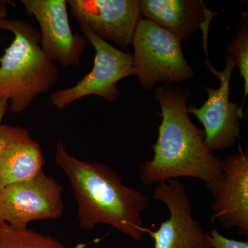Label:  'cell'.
I'll return each instance as SVG.
<instances>
[{
  "instance_id": "cell-1",
  "label": "cell",
  "mask_w": 248,
  "mask_h": 248,
  "mask_svg": "<svg viewBox=\"0 0 248 248\" xmlns=\"http://www.w3.org/2000/svg\"><path fill=\"white\" fill-rule=\"evenodd\" d=\"M191 91L170 85L155 90L162 117L154 156L141 165L140 181L144 185L178 177H191L205 184L221 179V160L205 144V133L190 120L187 100Z\"/></svg>"
},
{
  "instance_id": "cell-2",
  "label": "cell",
  "mask_w": 248,
  "mask_h": 248,
  "mask_svg": "<svg viewBox=\"0 0 248 248\" xmlns=\"http://www.w3.org/2000/svg\"><path fill=\"white\" fill-rule=\"evenodd\" d=\"M55 160L69 181L81 229L92 231L102 223L135 241L143 239L146 228L141 215L151 207L146 195L125 186L108 166L75 157L62 142L55 146Z\"/></svg>"
},
{
  "instance_id": "cell-3",
  "label": "cell",
  "mask_w": 248,
  "mask_h": 248,
  "mask_svg": "<svg viewBox=\"0 0 248 248\" xmlns=\"http://www.w3.org/2000/svg\"><path fill=\"white\" fill-rule=\"evenodd\" d=\"M0 29L14 37L0 58V97L9 101L13 114L19 115L36 98L55 87L58 67L42 50L40 31L35 26L6 17L0 21Z\"/></svg>"
},
{
  "instance_id": "cell-4",
  "label": "cell",
  "mask_w": 248,
  "mask_h": 248,
  "mask_svg": "<svg viewBox=\"0 0 248 248\" xmlns=\"http://www.w3.org/2000/svg\"><path fill=\"white\" fill-rule=\"evenodd\" d=\"M135 76L149 91L158 82L178 83L194 76L182 42L172 32L148 19H141L133 35Z\"/></svg>"
},
{
  "instance_id": "cell-5",
  "label": "cell",
  "mask_w": 248,
  "mask_h": 248,
  "mask_svg": "<svg viewBox=\"0 0 248 248\" xmlns=\"http://www.w3.org/2000/svg\"><path fill=\"white\" fill-rule=\"evenodd\" d=\"M79 29L95 51L93 69L73 87L58 90L50 94V103L59 110L91 95L102 97L109 104L114 102L121 94L117 83L135 76L133 54L101 40L84 26H79Z\"/></svg>"
},
{
  "instance_id": "cell-6",
  "label": "cell",
  "mask_w": 248,
  "mask_h": 248,
  "mask_svg": "<svg viewBox=\"0 0 248 248\" xmlns=\"http://www.w3.org/2000/svg\"><path fill=\"white\" fill-rule=\"evenodd\" d=\"M60 183L43 171L0 188V223L25 229L32 221L58 219L64 210Z\"/></svg>"
},
{
  "instance_id": "cell-7",
  "label": "cell",
  "mask_w": 248,
  "mask_h": 248,
  "mask_svg": "<svg viewBox=\"0 0 248 248\" xmlns=\"http://www.w3.org/2000/svg\"><path fill=\"white\" fill-rule=\"evenodd\" d=\"M205 66L209 71L220 80V87H207L208 99L202 107H187V112L197 117L203 125L205 142L213 153L233 148L240 138L241 121L244 115L243 107L230 102V83L235 64L231 57H226V67L218 71L208 60Z\"/></svg>"
},
{
  "instance_id": "cell-8",
  "label": "cell",
  "mask_w": 248,
  "mask_h": 248,
  "mask_svg": "<svg viewBox=\"0 0 248 248\" xmlns=\"http://www.w3.org/2000/svg\"><path fill=\"white\" fill-rule=\"evenodd\" d=\"M153 197L164 203L170 213L157 231L146 228L145 234L154 240L155 248H212L207 232L192 215L185 187L177 179L159 183Z\"/></svg>"
},
{
  "instance_id": "cell-9",
  "label": "cell",
  "mask_w": 248,
  "mask_h": 248,
  "mask_svg": "<svg viewBox=\"0 0 248 248\" xmlns=\"http://www.w3.org/2000/svg\"><path fill=\"white\" fill-rule=\"evenodd\" d=\"M29 16L39 27L42 50L50 60L63 67L79 66L87 40L73 32L67 0H22Z\"/></svg>"
},
{
  "instance_id": "cell-10",
  "label": "cell",
  "mask_w": 248,
  "mask_h": 248,
  "mask_svg": "<svg viewBox=\"0 0 248 248\" xmlns=\"http://www.w3.org/2000/svg\"><path fill=\"white\" fill-rule=\"evenodd\" d=\"M221 179L205 184L213 197L212 221L226 230L234 228L248 239V151L237 152L221 160Z\"/></svg>"
},
{
  "instance_id": "cell-11",
  "label": "cell",
  "mask_w": 248,
  "mask_h": 248,
  "mask_svg": "<svg viewBox=\"0 0 248 248\" xmlns=\"http://www.w3.org/2000/svg\"><path fill=\"white\" fill-rule=\"evenodd\" d=\"M70 12L101 40L122 49L132 45L141 20L139 0H67Z\"/></svg>"
},
{
  "instance_id": "cell-12",
  "label": "cell",
  "mask_w": 248,
  "mask_h": 248,
  "mask_svg": "<svg viewBox=\"0 0 248 248\" xmlns=\"http://www.w3.org/2000/svg\"><path fill=\"white\" fill-rule=\"evenodd\" d=\"M45 159L40 145L27 129L1 124L0 126V188L24 182L42 171Z\"/></svg>"
},
{
  "instance_id": "cell-13",
  "label": "cell",
  "mask_w": 248,
  "mask_h": 248,
  "mask_svg": "<svg viewBox=\"0 0 248 248\" xmlns=\"http://www.w3.org/2000/svg\"><path fill=\"white\" fill-rule=\"evenodd\" d=\"M141 16L186 42L199 31H206L217 13L205 7L201 0H141ZM207 32V31H205Z\"/></svg>"
},
{
  "instance_id": "cell-14",
  "label": "cell",
  "mask_w": 248,
  "mask_h": 248,
  "mask_svg": "<svg viewBox=\"0 0 248 248\" xmlns=\"http://www.w3.org/2000/svg\"><path fill=\"white\" fill-rule=\"evenodd\" d=\"M0 248H67L50 234L0 223Z\"/></svg>"
},
{
  "instance_id": "cell-15",
  "label": "cell",
  "mask_w": 248,
  "mask_h": 248,
  "mask_svg": "<svg viewBox=\"0 0 248 248\" xmlns=\"http://www.w3.org/2000/svg\"><path fill=\"white\" fill-rule=\"evenodd\" d=\"M228 56L239 69L240 75L244 80V98L241 107L248 94V14H241V24L236 36L230 42L226 48Z\"/></svg>"
},
{
  "instance_id": "cell-16",
  "label": "cell",
  "mask_w": 248,
  "mask_h": 248,
  "mask_svg": "<svg viewBox=\"0 0 248 248\" xmlns=\"http://www.w3.org/2000/svg\"><path fill=\"white\" fill-rule=\"evenodd\" d=\"M212 248H248V242L228 239L215 228L207 232Z\"/></svg>"
},
{
  "instance_id": "cell-17",
  "label": "cell",
  "mask_w": 248,
  "mask_h": 248,
  "mask_svg": "<svg viewBox=\"0 0 248 248\" xmlns=\"http://www.w3.org/2000/svg\"><path fill=\"white\" fill-rule=\"evenodd\" d=\"M11 4H12L11 1L0 0V21L7 17L9 6Z\"/></svg>"
},
{
  "instance_id": "cell-18",
  "label": "cell",
  "mask_w": 248,
  "mask_h": 248,
  "mask_svg": "<svg viewBox=\"0 0 248 248\" xmlns=\"http://www.w3.org/2000/svg\"><path fill=\"white\" fill-rule=\"evenodd\" d=\"M9 102L7 99L0 97V126L5 115L9 110Z\"/></svg>"
}]
</instances>
